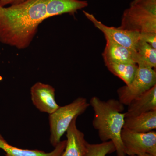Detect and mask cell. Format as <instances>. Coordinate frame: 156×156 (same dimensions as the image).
Returning a JSON list of instances; mask_svg holds the SVG:
<instances>
[{
	"label": "cell",
	"instance_id": "cell-8",
	"mask_svg": "<svg viewBox=\"0 0 156 156\" xmlns=\"http://www.w3.org/2000/svg\"><path fill=\"white\" fill-rule=\"evenodd\" d=\"M31 98L40 111L51 114L59 108L55 99V89L52 86L37 82L31 87Z\"/></svg>",
	"mask_w": 156,
	"mask_h": 156
},
{
	"label": "cell",
	"instance_id": "cell-16",
	"mask_svg": "<svg viewBox=\"0 0 156 156\" xmlns=\"http://www.w3.org/2000/svg\"><path fill=\"white\" fill-rule=\"evenodd\" d=\"M115 147L112 141L99 144H86L84 156H106L115 151Z\"/></svg>",
	"mask_w": 156,
	"mask_h": 156
},
{
	"label": "cell",
	"instance_id": "cell-13",
	"mask_svg": "<svg viewBox=\"0 0 156 156\" xmlns=\"http://www.w3.org/2000/svg\"><path fill=\"white\" fill-rule=\"evenodd\" d=\"M123 128L137 133H147L156 128V110L126 117Z\"/></svg>",
	"mask_w": 156,
	"mask_h": 156
},
{
	"label": "cell",
	"instance_id": "cell-18",
	"mask_svg": "<svg viewBox=\"0 0 156 156\" xmlns=\"http://www.w3.org/2000/svg\"><path fill=\"white\" fill-rule=\"evenodd\" d=\"M26 0H0V6L5 7L8 5H17L24 2Z\"/></svg>",
	"mask_w": 156,
	"mask_h": 156
},
{
	"label": "cell",
	"instance_id": "cell-5",
	"mask_svg": "<svg viewBox=\"0 0 156 156\" xmlns=\"http://www.w3.org/2000/svg\"><path fill=\"white\" fill-rule=\"evenodd\" d=\"M156 85L155 69L138 66L134 79L129 85L120 87L117 90L119 100L128 105L134 98Z\"/></svg>",
	"mask_w": 156,
	"mask_h": 156
},
{
	"label": "cell",
	"instance_id": "cell-10",
	"mask_svg": "<svg viewBox=\"0 0 156 156\" xmlns=\"http://www.w3.org/2000/svg\"><path fill=\"white\" fill-rule=\"evenodd\" d=\"M128 106L126 117L135 116L156 110V85L133 99Z\"/></svg>",
	"mask_w": 156,
	"mask_h": 156
},
{
	"label": "cell",
	"instance_id": "cell-3",
	"mask_svg": "<svg viewBox=\"0 0 156 156\" xmlns=\"http://www.w3.org/2000/svg\"><path fill=\"white\" fill-rule=\"evenodd\" d=\"M122 29L144 33H156V0H134L122 16Z\"/></svg>",
	"mask_w": 156,
	"mask_h": 156
},
{
	"label": "cell",
	"instance_id": "cell-12",
	"mask_svg": "<svg viewBox=\"0 0 156 156\" xmlns=\"http://www.w3.org/2000/svg\"><path fill=\"white\" fill-rule=\"evenodd\" d=\"M66 140L60 141L50 152L38 150L23 149L10 145L0 134V149L5 153L6 156H60L66 145Z\"/></svg>",
	"mask_w": 156,
	"mask_h": 156
},
{
	"label": "cell",
	"instance_id": "cell-19",
	"mask_svg": "<svg viewBox=\"0 0 156 156\" xmlns=\"http://www.w3.org/2000/svg\"><path fill=\"white\" fill-rule=\"evenodd\" d=\"M135 156H154L149 154H142L139 155H136Z\"/></svg>",
	"mask_w": 156,
	"mask_h": 156
},
{
	"label": "cell",
	"instance_id": "cell-1",
	"mask_svg": "<svg viewBox=\"0 0 156 156\" xmlns=\"http://www.w3.org/2000/svg\"><path fill=\"white\" fill-rule=\"evenodd\" d=\"M50 0H26L9 7L0 6V42L18 50L29 47L40 24L49 18Z\"/></svg>",
	"mask_w": 156,
	"mask_h": 156
},
{
	"label": "cell",
	"instance_id": "cell-9",
	"mask_svg": "<svg viewBox=\"0 0 156 156\" xmlns=\"http://www.w3.org/2000/svg\"><path fill=\"white\" fill-rule=\"evenodd\" d=\"M78 117L73 120L66 131V143L60 156H84L87 141L85 134L76 126Z\"/></svg>",
	"mask_w": 156,
	"mask_h": 156
},
{
	"label": "cell",
	"instance_id": "cell-11",
	"mask_svg": "<svg viewBox=\"0 0 156 156\" xmlns=\"http://www.w3.org/2000/svg\"><path fill=\"white\" fill-rule=\"evenodd\" d=\"M102 56L105 63H136V52L124 46L106 41Z\"/></svg>",
	"mask_w": 156,
	"mask_h": 156
},
{
	"label": "cell",
	"instance_id": "cell-6",
	"mask_svg": "<svg viewBox=\"0 0 156 156\" xmlns=\"http://www.w3.org/2000/svg\"><path fill=\"white\" fill-rule=\"evenodd\" d=\"M121 139L126 155L136 156L149 154L156 156V132L137 133L123 128Z\"/></svg>",
	"mask_w": 156,
	"mask_h": 156
},
{
	"label": "cell",
	"instance_id": "cell-14",
	"mask_svg": "<svg viewBox=\"0 0 156 156\" xmlns=\"http://www.w3.org/2000/svg\"><path fill=\"white\" fill-rule=\"evenodd\" d=\"M136 63L138 66L156 69V49L140 40L136 49Z\"/></svg>",
	"mask_w": 156,
	"mask_h": 156
},
{
	"label": "cell",
	"instance_id": "cell-17",
	"mask_svg": "<svg viewBox=\"0 0 156 156\" xmlns=\"http://www.w3.org/2000/svg\"><path fill=\"white\" fill-rule=\"evenodd\" d=\"M140 40L147 43L152 48L156 49V33L140 34Z\"/></svg>",
	"mask_w": 156,
	"mask_h": 156
},
{
	"label": "cell",
	"instance_id": "cell-15",
	"mask_svg": "<svg viewBox=\"0 0 156 156\" xmlns=\"http://www.w3.org/2000/svg\"><path fill=\"white\" fill-rule=\"evenodd\" d=\"M105 66L112 73L129 85L134 77L138 66L136 63H107Z\"/></svg>",
	"mask_w": 156,
	"mask_h": 156
},
{
	"label": "cell",
	"instance_id": "cell-4",
	"mask_svg": "<svg viewBox=\"0 0 156 156\" xmlns=\"http://www.w3.org/2000/svg\"><path fill=\"white\" fill-rule=\"evenodd\" d=\"M90 106L87 98L79 97L71 103L59 108L49 115L50 144L55 147L61 141L73 120L83 114Z\"/></svg>",
	"mask_w": 156,
	"mask_h": 156
},
{
	"label": "cell",
	"instance_id": "cell-2",
	"mask_svg": "<svg viewBox=\"0 0 156 156\" xmlns=\"http://www.w3.org/2000/svg\"><path fill=\"white\" fill-rule=\"evenodd\" d=\"M90 106L94 111L92 126L97 131L102 142L113 143L117 156L126 155L121 139V132L125 123V105L119 100H101L97 96L91 98Z\"/></svg>",
	"mask_w": 156,
	"mask_h": 156
},
{
	"label": "cell",
	"instance_id": "cell-7",
	"mask_svg": "<svg viewBox=\"0 0 156 156\" xmlns=\"http://www.w3.org/2000/svg\"><path fill=\"white\" fill-rule=\"evenodd\" d=\"M83 12L95 27L103 33L106 41L124 46L136 52V46L140 40L139 33L122 29L119 27L108 26L96 19L93 14L86 11Z\"/></svg>",
	"mask_w": 156,
	"mask_h": 156
},
{
	"label": "cell",
	"instance_id": "cell-20",
	"mask_svg": "<svg viewBox=\"0 0 156 156\" xmlns=\"http://www.w3.org/2000/svg\"><path fill=\"white\" fill-rule=\"evenodd\" d=\"M128 156V155L126 156V155H125V156Z\"/></svg>",
	"mask_w": 156,
	"mask_h": 156
}]
</instances>
